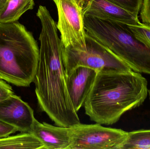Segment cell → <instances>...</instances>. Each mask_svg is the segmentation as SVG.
<instances>
[{
    "label": "cell",
    "mask_w": 150,
    "mask_h": 149,
    "mask_svg": "<svg viewBox=\"0 0 150 149\" xmlns=\"http://www.w3.org/2000/svg\"><path fill=\"white\" fill-rule=\"evenodd\" d=\"M34 0H9L0 9V22H13L18 21L27 10L33 9Z\"/></svg>",
    "instance_id": "obj_13"
},
{
    "label": "cell",
    "mask_w": 150,
    "mask_h": 149,
    "mask_svg": "<svg viewBox=\"0 0 150 149\" xmlns=\"http://www.w3.org/2000/svg\"><path fill=\"white\" fill-rule=\"evenodd\" d=\"M149 98H150V90L149 91Z\"/></svg>",
    "instance_id": "obj_22"
},
{
    "label": "cell",
    "mask_w": 150,
    "mask_h": 149,
    "mask_svg": "<svg viewBox=\"0 0 150 149\" xmlns=\"http://www.w3.org/2000/svg\"><path fill=\"white\" fill-rule=\"evenodd\" d=\"M84 15L120 22L127 25L141 23L138 17L107 0H88L83 8Z\"/></svg>",
    "instance_id": "obj_11"
},
{
    "label": "cell",
    "mask_w": 150,
    "mask_h": 149,
    "mask_svg": "<svg viewBox=\"0 0 150 149\" xmlns=\"http://www.w3.org/2000/svg\"><path fill=\"white\" fill-rule=\"evenodd\" d=\"M140 15L142 23L150 27V0H143Z\"/></svg>",
    "instance_id": "obj_17"
},
{
    "label": "cell",
    "mask_w": 150,
    "mask_h": 149,
    "mask_svg": "<svg viewBox=\"0 0 150 149\" xmlns=\"http://www.w3.org/2000/svg\"><path fill=\"white\" fill-rule=\"evenodd\" d=\"M8 0H0V9L4 6Z\"/></svg>",
    "instance_id": "obj_20"
},
{
    "label": "cell",
    "mask_w": 150,
    "mask_h": 149,
    "mask_svg": "<svg viewBox=\"0 0 150 149\" xmlns=\"http://www.w3.org/2000/svg\"><path fill=\"white\" fill-rule=\"evenodd\" d=\"M0 149H44L42 143L32 133L21 132L0 138Z\"/></svg>",
    "instance_id": "obj_12"
},
{
    "label": "cell",
    "mask_w": 150,
    "mask_h": 149,
    "mask_svg": "<svg viewBox=\"0 0 150 149\" xmlns=\"http://www.w3.org/2000/svg\"><path fill=\"white\" fill-rule=\"evenodd\" d=\"M97 73L93 69L80 66L76 67L66 76L68 93L77 113L84 106Z\"/></svg>",
    "instance_id": "obj_9"
},
{
    "label": "cell",
    "mask_w": 150,
    "mask_h": 149,
    "mask_svg": "<svg viewBox=\"0 0 150 149\" xmlns=\"http://www.w3.org/2000/svg\"><path fill=\"white\" fill-rule=\"evenodd\" d=\"M14 94L12 87L8 82L0 79V101Z\"/></svg>",
    "instance_id": "obj_18"
},
{
    "label": "cell",
    "mask_w": 150,
    "mask_h": 149,
    "mask_svg": "<svg viewBox=\"0 0 150 149\" xmlns=\"http://www.w3.org/2000/svg\"><path fill=\"white\" fill-rule=\"evenodd\" d=\"M8 1H9V0H8Z\"/></svg>",
    "instance_id": "obj_23"
},
{
    "label": "cell",
    "mask_w": 150,
    "mask_h": 149,
    "mask_svg": "<svg viewBox=\"0 0 150 149\" xmlns=\"http://www.w3.org/2000/svg\"><path fill=\"white\" fill-rule=\"evenodd\" d=\"M17 131V129L14 127L0 121V138L8 136Z\"/></svg>",
    "instance_id": "obj_19"
},
{
    "label": "cell",
    "mask_w": 150,
    "mask_h": 149,
    "mask_svg": "<svg viewBox=\"0 0 150 149\" xmlns=\"http://www.w3.org/2000/svg\"><path fill=\"white\" fill-rule=\"evenodd\" d=\"M124 149H150V129L128 132V135L122 147Z\"/></svg>",
    "instance_id": "obj_14"
},
{
    "label": "cell",
    "mask_w": 150,
    "mask_h": 149,
    "mask_svg": "<svg viewBox=\"0 0 150 149\" xmlns=\"http://www.w3.org/2000/svg\"><path fill=\"white\" fill-rule=\"evenodd\" d=\"M79 5H81L82 7H83L84 5L85 2V0H76Z\"/></svg>",
    "instance_id": "obj_21"
},
{
    "label": "cell",
    "mask_w": 150,
    "mask_h": 149,
    "mask_svg": "<svg viewBox=\"0 0 150 149\" xmlns=\"http://www.w3.org/2000/svg\"><path fill=\"white\" fill-rule=\"evenodd\" d=\"M70 128L71 143L68 149H121L128 135V132L98 123H80Z\"/></svg>",
    "instance_id": "obj_6"
},
{
    "label": "cell",
    "mask_w": 150,
    "mask_h": 149,
    "mask_svg": "<svg viewBox=\"0 0 150 149\" xmlns=\"http://www.w3.org/2000/svg\"><path fill=\"white\" fill-rule=\"evenodd\" d=\"M134 36L138 40L150 46V27L141 23L137 25H128Z\"/></svg>",
    "instance_id": "obj_16"
},
{
    "label": "cell",
    "mask_w": 150,
    "mask_h": 149,
    "mask_svg": "<svg viewBox=\"0 0 150 149\" xmlns=\"http://www.w3.org/2000/svg\"><path fill=\"white\" fill-rule=\"evenodd\" d=\"M86 33L109 49L133 71L150 75V46L138 40L127 24L84 15Z\"/></svg>",
    "instance_id": "obj_4"
},
{
    "label": "cell",
    "mask_w": 150,
    "mask_h": 149,
    "mask_svg": "<svg viewBox=\"0 0 150 149\" xmlns=\"http://www.w3.org/2000/svg\"><path fill=\"white\" fill-rule=\"evenodd\" d=\"M35 118L28 103L14 94L0 101V121L21 132H30Z\"/></svg>",
    "instance_id": "obj_8"
},
{
    "label": "cell",
    "mask_w": 150,
    "mask_h": 149,
    "mask_svg": "<svg viewBox=\"0 0 150 149\" xmlns=\"http://www.w3.org/2000/svg\"><path fill=\"white\" fill-rule=\"evenodd\" d=\"M148 81L139 72H99L84 104L91 120L109 125L147 98Z\"/></svg>",
    "instance_id": "obj_2"
},
{
    "label": "cell",
    "mask_w": 150,
    "mask_h": 149,
    "mask_svg": "<svg viewBox=\"0 0 150 149\" xmlns=\"http://www.w3.org/2000/svg\"><path fill=\"white\" fill-rule=\"evenodd\" d=\"M58 10L57 29L62 46L77 50L85 49L86 31L83 8L76 0H53Z\"/></svg>",
    "instance_id": "obj_7"
},
{
    "label": "cell",
    "mask_w": 150,
    "mask_h": 149,
    "mask_svg": "<svg viewBox=\"0 0 150 149\" xmlns=\"http://www.w3.org/2000/svg\"><path fill=\"white\" fill-rule=\"evenodd\" d=\"M37 15L42 26L39 59L33 81L38 105L57 126L70 127L80 123V120L67 89L62 44L57 23L45 6H39Z\"/></svg>",
    "instance_id": "obj_1"
},
{
    "label": "cell",
    "mask_w": 150,
    "mask_h": 149,
    "mask_svg": "<svg viewBox=\"0 0 150 149\" xmlns=\"http://www.w3.org/2000/svg\"><path fill=\"white\" fill-rule=\"evenodd\" d=\"M30 133L43 144L44 149H68L71 143V128L54 126L35 119Z\"/></svg>",
    "instance_id": "obj_10"
},
{
    "label": "cell",
    "mask_w": 150,
    "mask_h": 149,
    "mask_svg": "<svg viewBox=\"0 0 150 149\" xmlns=\"http://www.w3.org/2000/svg\"><path fill=\"white\" fill-rule=\"evenodd\" d=\"M136 17L141 10L143 0H107Z\"/></svg>",
    "instance_id": "obj_15"
},
{
    "label": "cell",
    "mask_w": 150,
    "mask_h": 149,
    "mask_svg": "<svg viewBox=\"0 0 150 149\" xmlns=\"http://www.w3.org/2000/svg\"><path fill=\"white\" fill-rule=\"evenodd\" d=\"M85 49L77 50L62 46V61L66 74L76 67L83 66L99 72H128L129 65L86 33Z\"/></svg>",
    "instance_id": "obj_5"
},
{
    "label": "cell",
    "mask_w": 150,
    "mask_h": 149,
    "mask_svg": "<svg viewBox=\"0 0 150 149\" xmlns=\"http://www.w3.org/2000/svg\"><path fill=\"white\" fill-rule=\"evenodd\" d=\"M39 49L32 33L18 21L0 22V79L18 87L34 81Z\"/></svg>",
    "instance_id": "obj_3"
}]
</instances>
